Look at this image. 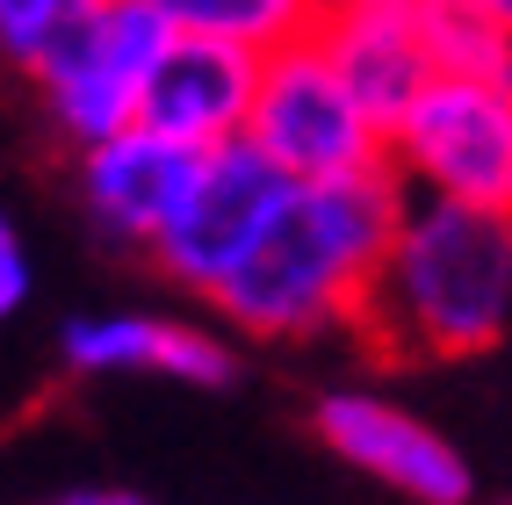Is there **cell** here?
<instances>
[{"instance_id": "cell-11", "label": "cell", "mask_w": 512, "mask_h": 505, "mask_svg": "<svg viewBox=\"0 0 512 505\" xmlns=\"http://www.w3.org/2000/svg\"><path fill=\"white\" fill-rule=\"evenodd\" d=\"M58 354L73 376H138V368H152V376H174L195 390H224L238 376V354L224 332L152 318V311H87L65 325Z\"/></svg>"}, {"instance_id": "cell-17", "label": "cell", "mask_w": 512, "mask_h": 505, "mask_svg": "<svg viewBox=\"0 0 512 505\" xmlns=\"http://www.w3.org/2000/svg\"><path fill=\"white\" fill-rule=\"evenodd\" d=\"M8 231H15V224H8V217H0V239H8Z\"/></svg>"}, {"instance_id": "cell-7", "label": "cell", "mask_w": 512, "mask_h": 505, "mask_svg": "<svg viewBox=\"0 0 512 505\" xmlns=\"http://www.w3.org/2000/svg\"><path fill=\"white\" fill-rule=\"evenodd\" d=\"M311 426H318V441H325L339 462H354L361 477L390 484V491L419 498V505H462V498H469V462L440 441L426 419H412V412L390 404V397L332 390V397H318Z\"/></svg>"}, {"instance_id": "cell-9", "label": "cell", "mask_w": 512, "mask_h": 505, "mask_svg": "<svg viewBox=\"0 0 512 505\" xmlns=\"http://www.w3.org/2000/svg\"><path fill=\"white\" fill-rule=\"evenodd\" d=\"M188 174H195V145L166 138L138 116L109 138L80 145V202L116 246H152L174 217V202L188 195Z\"/></svg>"}, {"instance_id": "cell-16", "label": "cell", "mask_w": 512, "mask_h": 505, "mask_svg": "<svg viewBox=\"0 0 512 505\" xmlns=\"http://www.w3.org/2000/svg\"><path fill=\"white\" fill-rule=\"evenodd\" d=\"M462 8H476V15L498 29V37H512V0H462Z\"/></svg>"}, {"instance_id": "cell-3", "label": "cell", "mask_w": 512, "mask_h": 505, "mask_svg": "<svg viewBox=\"0 0 512 505\" xmlns=\"http://www.w3.org/2000/svg\"><path fill=\"white\" fill-rule=\"evenodd\" d=\"M246 138L282 166L289 181H325V174H361L390 166V130L361 109V94L339 80V65L311 29L260 51Z\"/></svg>"}, {"instance_id": "cell-1", "label": "cell", "mask_w": 512, "mask_h": 505, "mask_svg": "<svg viewBox=\"0 0 512 505\" xmlns=\"http://www.w3.org/2000/svg\"><path fill=\"white\" fill-rule=\"evenodd\" d=\"M404 210L397 166H361V174L289 181L282 210L267 217L253 253L224 275L210 296L246 340H311L332 325H361V303L375 282L390 231Z\"/></svg>"}, {"instance_id": "cell-8", "label": "cell", "mask_w": 512, "mask_h": 505, "mask_svg": "<svg viewBox=\"0 0 512 505\" xmlns=\"http://www.w3.org/2000/svg\"><path fill=\"white\" fill-rule=\"evenodd\" d=\"M253 80H260V51L253 44H224V37L174 29L166 51L152 58L145 87H138V123L166 130V138H181L195 152H210L224 138H246Z\"/></svg>"}, {"instance_id": "cell-10", "label": "cell", "mask_w": 512, "mask_h": 505, "mask_svg": "<svg viewBox=\"0 0 512 505\" xmlns=\"http://www.w3.org/2000/svg\"><path fill=\"white\" fill-rule=\"evenodd\" d=\"M311 37L339 65V80L361 94V109L375 123H397L419 101V87L440 73L426 51V22L419 8H383V0H318L311 8Z\"/></svg>"}, {"instance_id": "cell-12", "label": "cell", "mask_w": 512, "mask_h": 505, "mask_svg": "<svg viewBox=\"0 0 512 505\" xmlns=\"http://www.w3.org/2000/svg\"><path fill=\"white\" fill-rule=\"evenodd\" d=\"M152 8L174 22V29H195V37H224V44H282L296 29H311V8L318 0H152Z\"/></svg>"}, {"instance_id": "cell-6", "label": "cell", "mask_w": 512, "mask_h": 505, "mask_svg": "<svg viewBox=\"0 0 512 505\" xmlns=\"http://www.w3.org/2000/svg\"><path fill=\"white\" fill-rule=\"evenodd\" d=\"M289 174L267 159L253 138H224L210 152H195L188 195L174 202L166 231L152 239V260L195 296H217L224 275L253 253V239L267 231V217L282 210Z\"/></svg>"}, {"instance_id": "cell-5", "label": "cell", "mask_w": 512, "mask_h": 505, "mask_svg": "<svg viewBox=\"0 0 512 505\" xmlns=\"http://www.w3.org/2000/svg\"><path fill=\"white\" fill-rule=\"evenodd\" d=\"M174 22L152 0H87V8L44 44V58L29 65L37 101L65 145H94L138 116V87L152 73V58L166 51Z\"/></svg>"}, {"instance_id": "cell-14", "label": "cell", "mask_w": 512, "mask_h": 505, "mask_svg": "<svg viewBox=\"0 0 512 505\" xmlns=\"http://www.w3.org/2000/svg\"><path fill=\"white\" fill-rule=\"evenodd\" d=\"M80 8H87V0H0V58L29 73V65L44 58V44H51Z\"/></svg>"}, {"instance_id": "cell-2", "label": "cell", "mask_w": 512, "mask_h": 505, "mask_svg": "<svg viewBox=\"0 0 512 505\" xmlns=\"http://www.w3.org/2000/svg\"><path fill=\"white\" fill-rule=\"evenodd\" d=\"M390 361H469L512 332V217L404 188V210L361 303Z\"/></svg>"}, {"instance_id": "cell-15", "label": "cell", "mask_w": 512, "mask_h": 505, "mask_svg": "<svg viewBox=\"0 0 512 505\" xmlns=\"http://www.w3.org/2000/svg\"><path fill=\"white\" fill-rule=\"evenodd\" d=\"M29 303V260H22V246H15V231L0 239V318H15Z\"/></svg>"}, {"instance_id": "cell-4", "label": "cell", "mask_w": 512, "mask_h": 505, "mask_svg": "<svg viewBox=\"0 0 512 505\" xmlns=\"http://www.w3.org/2000/svg\"><path fill=\"white\" fill-rule=\"evenodd\" d=\"M390 166L419 195L512 217V73H433L390 123Z\"/></svg>"}, {"instance_id": "cell-13", "label": "cell", "mask_w": 512, "mask_h": 505, "mask_svg": "<svg viewBox=\"0 0 512 505\" xmlns=\"http://www.w3.org/2000/svg\"><path fill=\"white\" fill-rule=\"evenodd\" d=\"M419 22H426V51L440 73H512V37H498L462 0H426Z\"/></svg>"}]
</instances>
